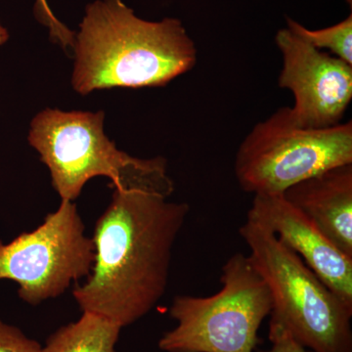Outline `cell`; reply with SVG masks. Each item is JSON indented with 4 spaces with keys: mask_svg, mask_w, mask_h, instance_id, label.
I'll list each match as a JSON object with an SVG mask.
<instances>
[{
    "mask_svg": "<svg viewBox=\"0 0 352 352\" xmlns=\"http://www.w3.org/2000/svg\"><path fill=\"white\" fill-rule=\"evenodd\" d=\"M189 210L188 204L159 194L113 189L95 224L91 272L74 288L82 311L122 329L149 314L166 293L173 245Z\"/></svg>",
    "mask_w": 352,
    "mask_h": 352,
    "instance_id": "obj_1",
    "label": "cell"
},
{
    "mask_svg": "<svg viewBox=\"0 0 352 352\" xmlns=\"http://www.w3.org/2000/svg\"><path fill=\"white\" fill-rule=\"evenodd\" d=\"M72 85L80 94L164 87L193 68L195 43L182 21L141 19L122 0L87 6L76 34Z\"/></svg>",
    "mask_w": 352,
    "mask_h": 352,
    "instance_id": "obj_2",
    "label": "cell"
},
{
    "mask_svg": "<svg viewBox=\"0 0 352 352\" xmlns=\"http://www.w3.org/2000/svg\"><path fill=\"white\" fill-rule=\"evenodd\" d=\"M105 113L46 109L32 120L30 144L50 171L61 200H76L85 183L106 176L113 189L140 190L168 198L175 184L163 157L139 159L116 147L104 132Z\"/></svg>",
    "mask_w": 352,
    "mask_h": 352,
    "instance_id": "obj_3",
    "label": "cell"
},
{
    "mask_svg": "<svg viewBox=\"0 0 352 352\" xmlns=\"http://www.w3.org/2000/svg\"><path fill=\"white\" fill-rule=\"evenodd\" d=\"M239 233L270 289V323L288 330L311 352H352V308L261 224L247 219Z\"/></svg>",
    "mask_w": 352,
    "mask_h": 352,
    "instance_id": "obj_4",
    "label": "cell"
},
{
    "mask_svg": "<svg viewBox=\"0 0 352 352\" xmlns=\"http://www.w3.org/2000/svg\"><path fill=\"white\" fill-rule=\"evenodd\" d=\"M221 288L210 296H176L170 308L177 322L164 333V352H254L272 300L249 256L237 252L222 266Z\"/></svg>",
    "mask_w": 352,
    "mask_h": 352,
    "instance_id": "obj_5",
    "label": "cell"
},
{
    "mask_svg": "<svg viewBox=\"0 0 352 352\" xmlns=\"http://www.w3.org/2000/svg\"><path fill=\"white\" fill-rule=\"evenodd\" d=\"M351 164V122L308 129L284 107L245 136L236 155L235 175L241 188L254 195L283 194L311 176Z\"/></svg>",
    "mask_w": 352,
    "mask_h": 352,
    "instance_id": "obj_6",
    "label": "cell"
},
{
    "mask_svg": "<svg viewBox=\"0 0 352 352\" xmlns=\"http://www.w3.org/2000/svg\"><path fill=\"white\" fill-rule=\"evenodd\" d=\"M94 254V240L85 235L76 204L62 200L32 232L20 234L8 244L0 240V280L19 285L21 300L36 307L87 278Z\"/></svg>",
    "mask_w": 352,
    "mask_h": 352,
    "instance_id": "obj_7",
    "label": "cell"
},
{
    "mask_svg": "<svg viewBox=\"0 0 352 352\" xmlns=\"http://www.w3.org/2000/svg\"><path fill=\"white\" fill-rule=\"evenodd\" d=\"M283 57L279 87L289 90L295 104L292 118L308 129H327L340 124L352 99V66L316 50L288 29L277 32Z\"/></svg>",
    "mask_w": 352,
    "mask_h": 352,
    "instance_id": "obj_8",
    "label": "cell"
},
{
    "mask_svg": "<svg viewBox=\"0 0 352 352\" xmlns=\"http://www.w3.org/2000/svg\"><path fill=\"white\" fill-rule=\"evenodd\" d=\"M247 219L274 234L282 244L352 308V258L321 232L283 194L254 195Z\"/></svg>",
    "mask_w": 352,
    "mask_h": 352,
    "instance_id": "obj_9",
    "label": "cell"
},
{
    "mask_svg": "<svg viewBox=\"0 0 352 352\" xmlns=\"http://www.w3.org/2000/svg\"><path fill=\"white\" fill-rule=\"evenodd\" d=\"M283 196L352 258V164L296 183Z\"/></svg>",
    "mask_w": 352,
    "mask_h": 352,
    "instance_id": "obj_10",
    "label": "cell"
},
{
    "mask_svg": "<svg viewBox=\"0 0 352 352\" xmlns=\"http://www.w3.org/2000/svg\"><path fill=\"white\" fill-rule=\"evenodd\" d=\"M120 330L103 317L82 312L78 320L53 333L41 352H117Z\"/></svg>",
    "mask_w": 352,
    "mask_h": 352,
    "instance_id": "obj_11",
    "label": "cell"
},
{
    "mask_svg": "<svg viewBox=\"0 0 352 352\" xmlns=\"http://www.w3.org/2000/svg\"><path fill=\"white\" fill-rule=\"evenodd\" d=\"M289 31L316 50H328L333 56L352 66V15L338 24L321 30H308L293 19H287Z\"/></svg>",
    "mask_w": 352,
    "mask_h": 352,
    "instance_id": "obj_12",
    "label": "cell"
},
{
    "mask_svg": "<svg viewBox=\"0 0 352 352\" xmlns=\"http://www.w3.org/2000/svg\"><path fill=\"white\" fill-rule=\"evenodd\" d=\"M34 14L41 24L50 30V38L61 44L65 50L75 47L76 34L62 24L48 6L47 0H36Z\"/></svg>",
    "mask_w": 352,
    "mask_h": 352,
    "instance_id": "obj_13",
    "label": "cell"
},
{
    "mask_svg": "<svg viewBox=\"0 0 352 352\" xmlns=\"http://www.w3.org/2000/svg\"><path fill=\"white\" fill-rule=\"evenodd\" d=\"M41 344L30 339L19 328L0 320V352H41Z\"/></svg>",
    "mask_w": 352,
    "mask_h": 352,
    "instance_id": "obj_14",
    "label": "cell"
},
{
    "mask_svg": "<svg viewBox=\"0 0 352 352\" xmlns=\"http://www.w3.org/2000/svg\"><path fill=\"white\" fill-rule=\"evenodd\" d=\"M268 338L272 344L271 349L256 352H311L296 342L288 330L277 324L270 323Z\"/></svg>",
    "mask_w": 352,
    "mask_h": 352,
    "instance_id": "obj_15",
    "label": "cell"
},
{
    "mask_svg": "<svg viewBox=\"0 0 352 352\" xmlns=\"http://www.w3.org/2000/svg\"><path fill=\"white\" fill-rule=\"evenodd\" d=\"M9 39V32L7 31L6 27L2 25L1 22H0V45L6 43Z\"/></svg>",
    "mask_w": 352,
    "mask_h": 352,
    "instance_id": "obj_16",
    "label": "cell"
},
{
    "mask_svg": "<svg viewBox=\"0 0 352 352\" xmlns=\"http://www.w3.org/2000/svg\"><path fill=\"white\" fill-rule=\"evenodd\" d=\"M346 2H347V3L349 4V6L351 7V6H352V0H346Z\"/></svg>",
    "mask_w": 352,
    "mask_h": 352,
    "instance_id": "obj_17",
    "label": "cell"
}]
</instances>
